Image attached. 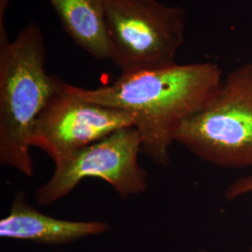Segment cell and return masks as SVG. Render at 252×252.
I'll return each instance as SVG.
<instances>
[{
  "label": "cell",
  "mask_w": 252,
  "mask_h": 252,
  "mask_svg": "<svg viewBox=\"0 0 252 252\" xmlns=\"http://www.w3.org/2000/svg\"><path fill=\"white\" fill-rule=\"evenodd\" d=\"M222 82L220 65L206 62L122 73L99 88L74 89L91 102L127 113L140 135L142 152L167 166L180 126L207 105Z\"/></svg>",
  "instance_id": "cell-1"
},
{
  "label": "cell",
  "mask_w": 252,
  "mask_h": 252,
  "mask_svg": "<svg viewBox=\"0 0 252 252\" xmlns=\"http://www.w3.org/2000/svg\"><path fill=\"white\" fill-rule=\"evenodd\" d=\"M4 14L0 13V164L32 177L34 127L62 80L46 71L40 27L30 23L9 40Z\"/></svg>",
  "instance_id": "cell-2"
},
{
  "label": "cell",
  "mask_w": 252,
  "mask_h": 252,
  "mask_svg": "<svg viewBox=\"0 0 252 252\" xmlns=\"http://www.w3.org/2000/svg\"><path fill=\"white\" fill-rule=\"evenodd\" d=\"M175 142L216 166H252V63L226 77L207 105L180 126Z\"/></svg>",
  "instance_id": "cell-3"
},
{
  "label": "cell",
  "mask_w": 252,
  "mask_h": 252,
  "mask_svg": "<svg viewBox=\"0 0 252 252\" xmlns=\"http://www.w3.org/2000/svg\"><path fill=\"white\" fill-rule=\"evenodd\" d=\"M110 59L122 73L170 66L185 42L187 17L158 0H106Z\"/></svg>",
  "instance_id": "cell-4"
},
{
  "label": "cell",
  "mask_w": 252,
  "mask_h": 252,
  "mask_svg": "<svg viewBox=\"0 0 252 252\" xmlns=\"http://www.w3.org/2000/svg\"><path fill=\"white\" fill-rule=\"evenodd\" d=\"M140 152L142 141L134 126L115 131L54 163L52 177L36 189V202L52 205L85 178L105 180L122 198L139 194L148 186L147 172L138 162Z\"/></svg>",
  "instance_id": "cell-5"
},
{
  "label": "cell",
  "mask_w": 252,
  "mask_h": 252,
  "mask_svg": "<svg viewBox=\"0 0 252 252\" xmlns=\"http://www.w3.org/2000/svg\"><path fill=\"white\" fill-rule=\"evenodd\" d=\"M129 126L134 123L127 113L85 99L74 85L62 81L36 120L32 148L41 150L57 163Z\"/></svg>",
  "instance_id": "cell-6"
},
{
  "label": "cell",
  "mask_w": 252,
  "mask_h": 252,
  "mask_svg": "<svg viewBox=\"0 0 252 252\" xmlns=\"http://www.w3.org/2000/svg\"><path fill=\"white\" fill-rule=\"evenodd\" d=\"M104 221H74L48 216L27 202L19 191L9 213L0 220L2 238L46 245H63L109 231Z\"/></svg>",
  "instance_id": "cell-7"
},
{
  "label": "cell",
  "mask_w": 252,
  "mask_h": 252,
  "mask_svg": "<svg viewBox=\"0 0 252 252\" xmlns=\"http://www.w3.org/2000/svg\"><path fill=\"white\" fill-rule=\"evenodd\" d=\"M63 30L97 60L110 59L106 28V0H47Z\"/></svg>",
  "instance_id": "cell-8"
},
{
  "label": "cell",
  "mask_w": 252,
  "mask_h": 252,
  "mask_svg": "<svg viewBox=\"0 0 252 252\" xmlns=\"http://www.w3.org/2000/svg\"><path fill=\"white\" fill-rule=\"evenodd\" d=\"M252 192V175L244 176L233 181L226 189V198L234 200ZM252 252V246L250 250Z\"/></svg>",
  "instance_id": "cell-9"
},
{
  "label": "cell",
  "mask_w": 252,
  "mask_h": 252,
  "mask_svg": "<svg viewBox=\"0 0 252 252\" xmlns=\"http://www.w3.org/2000/svg\"><path fill=\"white\" fill-rule=\"evenodd\" d=\"M199 252H207V251H205V250H203V251H200Z\"/></svg>",
  "instance_id": "cell-10"
}]
</instances>
